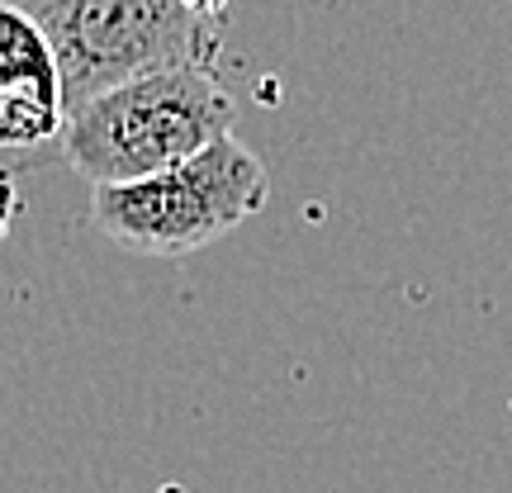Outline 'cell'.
Segmentation results:
<instances>
[{
    "mask_svg": "<svg viewBox=\"0 0 512 493\" xmlns=\"http://www.w3.org/2000/svg\"><path fill=\"white\" fill-rule=\"evenodd\" d=\"M67 124V110L38 95H0V147L5 152H34L43 143H57Z\"/></svg>",
    "mask_w": 512,
    "mask_h": 493,
    "instance_id": "5b68a950",
    "label": "cell"
},
{
    "mask_svg": "<svg viewBox=\"0 0 512 493\" xmlns=\"http://www.w3.org/2000/svg\"><path fill=\"white\" fill-rule=\"evenodd\" d=\"M238 100L214 67H166L86 100L62 124V162L81 181L119 185L195 157L233 133Z\"/></svg>",
    "mask_w": 512,
    "mask_h": 493,
    "instance_id": "6da1fadb",
    "label": "cell"
},
{
    "mask_svg": "<svg viewBox=\"0 0 512 493\" xmlns=\"http://www.w3.org/2000/svg\"><path fill=\"white\" fill-rule=\"evenodd\" d=\"M0 95H38L67 110L53 43L43 24L10 0H0Z\"/></svg>",
    "mask_w": 512,
    "mask_h": 493,
    "instance_id": "277c9868",
    "label": "cell"
},
{
    "mask_svg": "<svg viewBox=\"0 0 512 493\" xmlns=\"http://www.w3.org/2000/svg\"><path fill=\"white\" fill-rule=\"evenodd\" d=\"M43 24L62 67V100L76 114L110 86L166 67H214L223 19L181 0H10Z\"/></svg>",
    "mask_w": 512,
    "mask_h": 493,
    "instance_id": "3957f363",
    "label": "cell"
},
{
    "mask_svg": "<svg viewBox=\"0 0 512 493\" xmlns=\"http://www.w3.org/2000/svg\"><path fill=\"white\" fill-rule=\"evenodd\" d=\"M181 5H190L195 15H209V19H223V10H228V0H181Z\"/></svg>",
    "mask_w": 512,
    "mask_h": 493,
    "instance_id": "8992f818",
    "label": "cell"
},
{
    "mask_svg": "<svg viewBox=\"0 0 512 493\" xmlns=\"http://www.w3.org/2000/svg\"><path fill=\"white\" fill-rule=\"evenodd\" d=\"M266 195L271 181L261 157L233 133H223L166 171L119 185H91V223L105 242L133 256L181 261L261 214Z\"/></svg>",
    "mask_w": 512,
    "mask_h": 493,
    "instance_id": "7a4b0ae2",
    "label": "cell"
}]
</instances>
